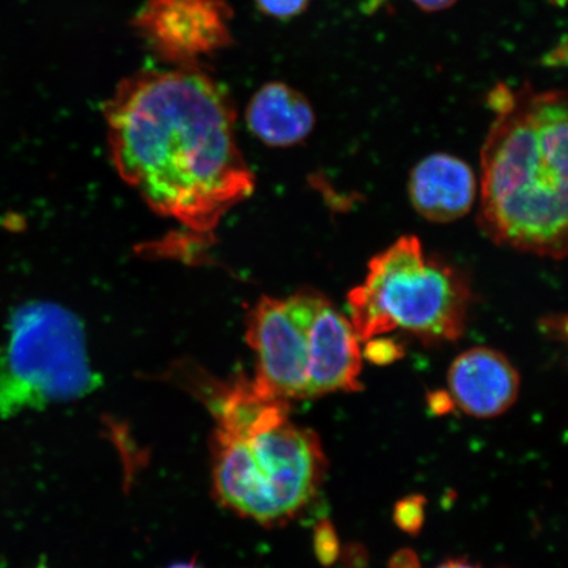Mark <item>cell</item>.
I'll return each instance as SVG.
<instances>
[{"label":"cell","instance_id":"1","mask_svg":"<svg viewBox=\"0 0 568 568\" xmlns=\"http://www.w3.org/2000/svg\"><path fill=\"white\" fill-rule=\"evenodd\" d=\"M106 141L122 180L159 215L210 236L251 196L254 175L236 110L202 67L142 70L105 102Z\"/></svg>","mask_w":568,"mask_h":568},{"label":"cell","instance_id":"2","mask_svg":"<svg viewBox=\"0 0 568 568\" xmlns=\"http://www.w3.org/2000/svg\"><path fill=\"white\" fill-rule=\"evenodd\" d=\"M481 149L479 224L494 243L539 257L567 253L568 113L564 91L497 84Z\"/></svg>","mask_w":568,"mask_h":568},{"label":"cell","instance_id":"3","mask_svg":"<svg viewBox=\"0 0 568 568\" xmlns=\"http://www.w3.org/2000/svg\"><path fill=\"white\" fill-rule=\"evenodd\" d=\"M470 286L457 268L403 236L368 262L364 283L347 295L359 341L403 329L426 341H456L465 331Z\"/></svg>","mask_w":568,"mask_h":568},{"label":"cell","instance_id":"4","mask_svg":"<svg viewBox=\"0 0 568 568\" xmlns=\"http://www.w3.org/2000/svg\"><path fill=\"white\" fill-rule=\"evenodd\" d=\"M213 491L224 507L274 527L317 493L326 459L315 432L286 420L244 439H212Z\"/></svg>","mask_w":568,"mask_h":568},{"label":"cell","instance_id":"5","mask_svg":"<svg viewBox=\"0 0 568 568\" xmlns=\"http://www.w3.org/2000/svg\"><path fill=\"white\" fill-rule=\"evenodd\" d=\"M0 339V418L82 399L102 386L90 364L81 318L32 301L12 311Z\"/></svg>","mask_w":568,"mask_h":568},{"label":"cell","instance_id":"6","mask_svg":"<svg viewBox=\"0 0 568 568\" xmlns=\"http://www.w3.org/2000/svg\"><path fill=\"white\" fill-rule=\"evenodd\" d=\"M320 294L262 296L248 311L246 341L257 359L254 379L281 400L303 399L310 362V328Z\"/></svg>","mask_w":568,"mask_h":568},{"label":"cell","instance_id":"7","mask_svg":"<svg viewBox=\"0 0 568 568\" xmlns=\"http://www.w3.org/2000/svg\"><path fill=\"white\" fill-rule=\"evenodd\" d=\"M231 20L225 0H145L132 24L158 59L184 68L231 45Z\"/></svg>","mask_w":568,"mask_h":568},{"label":"cell","instance_id":"8","mask_svg":"<svg viewBox=\"0 0 568 568\" xmlns=\"http://www.w3.org/2000/svg\"><path fill=\"white\" fill-rule=\"evenodd\" d=\"M362 354L359 338L347 320L322 294L310 328V362L303 399L359 390Z\"/></svg>","mask_w":568,"mask_h":568},{"label":"cell","instance_id":"9","mask_svg":"<svg viewBox=\"0 0 568 568\" xmlns=\"http://www.w3.org/2000/svg\"><path fill=\"white\" fill-rule=\"evenodd\" d=\"M452 399L467 415L491 418L514 406L520 376L508 358L488 347L458 355L449 371Z\"/></svg>","mask_w":568,"mask_h":568},{"label":"cell","instance_id":"10","mask_svg":"<svg viewBox=\"0 0 568 568\" xmlns=\"http://www.w3.org/2000/svg\"><path fill=\"white\" fill-rule=\"evenodd\" d=\"M408 191L412 205L424 219L432 223H452L471 211L478 182L465 161L436 153L412 170Z\"/></svg>","mask_w":568,"mask_h":568},{"label":"cell","instance_id":"11","mask_svg":"<svg viewBox=\"0 0 568 568\" xmlns=\"http://www.w3.org/2000/svg\"><path fill=\"white\" fill-rule=\"evenodd\" d=\"M315 123V111L308 99L282 82L264 84L246 109L248 131L272 148L300 144L314 131Z\"/></svg>","mask_w":568,"mask_h":568},{"label":"cell","instance_id":"12","mask_svg":"<svg viewBox=\"0 0 568 568\" xmlns=\"http://www.w3.org/2000/svg\"><path fill=\"white\" fill-rule=\"evenodd\" d=\"M425 497L412 495L396 504L394 521L408 535H417L422 530L425 518Z\"/></svg>","mask_w":568,"mask_h":568},{"label":"cell","instance_id":"13","mask_svg":"<svg viewBox=\"0 0 568 568\" xmlns=\"http://www.w3.org/2000/svg\"><path fill=\"white\" fill-rule=\"evenodd\" d=\"M315 552L318 562L324 566H332L338 558V538L335 528H333L329 521L323 520L317 524L315 530Z\"/></svg>","mask_w":568,"mask_h":568},{"label":"cell","instance_id":"14","mask_svg":"<svg viewBox=\"0 0 568 568\" xmlns=\"http://www.w3.org/2000/svg\"><path fill=\"white\" fill-rule=\"evenodd\" d=\"M311 0H255L258 9L267 17L286 20L301 16Z\"/></svg>","mask_w":568,"mask_h":568},{"label":"cell","instance_id":"15","mask_svg":"<svg viewBox=\"0 0 568 568\" xmlns=\"http://www.w3.org/2000/svg\"><path fill=\"white\" fill-rule=\"evenodd\" d=\"M365 355L375 365H388L402 357V347L395 344L393 339L372 338V343L366 347Z\"/></svg>","mask_w":568,"mask_h":568},{"label":"cell","instance_id":"16","mask_svg":"<svg viewBox=\"0 0 568 568\" xmlns=\"http://www.w3.org/2000/svg\"><path fill=\"white\" fill-rule=\"evenodd\" d=\"M389 568H422L415 552L404 549L396 552L389 560Z\"/></svg>","mask_w":568,"mask_h":568},{"label":"cell","instance_id":"17","mask_svg":"<svg viewBox=\"0 0 568 568\" xmlns=\"http://www.w3.org/2000/svg\"><path fill=\"white\" fill-rule=\"evenodd\" d=\"M452 397L446 393H435L429 396L430 409L435 412V414H446L447 410H450L453 407Z\"/></svg>","mask_w":568,"mask_h":568},{"label":"cell","instance_id":"18","mask_svg":"<svg viewBox=\"0 0 568 568\" xmlns=\"http://www.w3.org/2000/svg\"><path fill=\"white\" fill-rule=\"evenodd\" d=\"M426 12H436L449 9L457 0H412Z\"/></svg>","mask_w":568,"mask_h":568},{"label":"cell","instance_id":"19","mask_svg":"<svg viewBox=\"0 0 568 568\" xmlns=\"http://www.w3.org/2000/svg\"><path fill=\"white\" fill-rule=\"evenodd\" d=\"M566 62V42H562L557 49H554L548 55H546L545 63L546 65H559V63Z\"/></svg>","mask_w":568,"mask_h":568},{"label":"cell","instance_id":"20","mask_svg":"<svg viewBox=\"0 0 568 568\" xmlns=\"http://www.w3.org/2000/svg\"><path fill=\"white\" fill-rule=\"evenodd\" d=\"M437 568H478L467 562L465 559H452L446 560L445 564L438 566Z\"/></svg>","mask_w":568,"mask_h":568},{"label":"cell","instance_id":"21","mask_svg":"<svg viewBox=\"0 0 568 568\" xmlns=\"http://www.w3.org/2000/svg\"><path fill=\"white\" fill-rule=\"evenodd\" d=\"M169 568H201V567H197L194 564H176V565L170 566Z\"/></svg>","mask_w":568,"mask_h":568},{"label":"cell","instance_id":"22","mask_svg":"<svg viewBox=\"0 0 568 568\" xmlns=\"http://www.w3.org/2000/svg\"><path fill=\"white\" fill-rule=\"evenodd\" d=\"M551 2H554L556 4H564L565 0H551Z\"/></svg>","mask_w":568,"mask_h":568}]
</instances>
